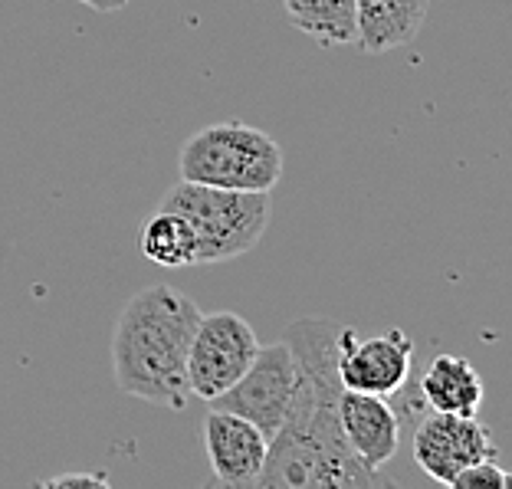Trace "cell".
<instances>
[{"mask_svg":"<svg viewBox=\"0 0 512 489\" xmlns=\"http://www.w3.org/2000/svg\"><path fill=\"white\" fill-rule=\"evenodd\" d=\"M286 345L296 358V398L283 427L270 437L263 473L256 486L306 489V486H394L391 476L355 460L339 424V339L342 322L299 319L286 329Z\"/></svg>","mask_w":512,"mask_h":489,"instance_id":"cell-1","label":"cell"},{"mask_svg":"<svg viewBox=\"0 0 512 489\" xmlns=\"http://www.w3.org/2000/svg\"><path fill=\"white\" fill-rule=\"evenodd\" d=\"M201 319L178 289L148 286L125 302L112 332V375L119 391L145 404L181 411L191 398L188 352Z\"/></svg>","mask_w":512,"mask_h":489,"instance_id":"cell-2","label":"cell"},{"mask_svg":"<svg viewBox=\"0 0 512 489\" xmlns=\"http://www.w3.org/2000/svg\"><path fill=\"white\" fill-rule=\"evenodd\" d=\"M194 230V266L237 260L263 240L270 227V191H227L211 184L178 181L161 201Z\"/></svg>","mask_w":512,"mask_h":489,"instance_id":"cell-3","label":"cell"},{"mask_svg":"<svg viewBox=\"0 0 512 489\" xmlns=\"http://www.w3.org/2000/svg\"><path fill=\"white\" fill-rule=\"evenodd\" d=\"M181 181L227 191H273L283 178V148L247 122H214L194 132L178 158Z\"/></svg>","mask_w":512,"mask_h":489,"instance_id":"cell-4","label":"cell"},{"mask_svg":"<svg viewBox=\"0 0 512 489\" xmlns=\"http://www.w3.org/2000/svg\"><path fill=\"white\" fill-rule=\"evenodd\" d=\"M256 348H260V339L237 312H207V316L201 312L188 352L191 394L201 401H214L217 394L234 388L250 368Z\"/></svg>","mask_w":512,"mask_h":489,"instance_id":"cell-5","label":"cell"},{"mask_svg":"<svg viewBox=\"0 0 512 489\" xmlns=\"http://www.w3.org/2000/svg\"><path fill=\"white\" fill-rule=\"evenodd\" d=\"M296 381V358L289 352L286 339H279L256 348L250 368L243 371L234 388H227L207 404L247 417L266 437H273L289 417V407H293L296 398Z\"/></svg>","mask_w":512,"mask_h":489,"instance_id":"cell-6","label":"cell"},{"mask_svg":"<svg viewBox=\"0 0 512 489\" xmlns=\"http://www.w3.org/2000/svg\"><path fill=\"white\" fill-rule=\"evenodd\" d=\"M411 447L414 463L440 486H450L473 463L496 457L490 427L447 411H424L411 430Z\"/></svg>","mask_w":512,"mask_h":489,"instance_id":"cell-7","label":"cell"},{"mask_svg":"<svg viewBox=\"0 0 512 489\" xmlns=\"http://www.w3.org/2000/svg\"><path fill=\"white\" fill-rule=\"evenodd\" d=\"M414 368V342L404 329H388L375 339H358L352 325H342L339 381L348 391L391 398L404 388Z\"/></svg>","mask_w":512,"mask_h":489,"instance_id":"cell-8","label":"cell"},{"mask_svg":"<svg viewBox=\"0 0 512 489\" xmlns=\"http://www.w3.org/2000/svg\"><path fill=\"white\" fill-rule=\"evenodd\" d=\"M204 450L220 486L247 489L260 480L266 453H270V437L247 417L211 407L204 417Z\"/></svg>","mask_w":512,"mask_h":489,"instance_id":"cell-9","label":"cell"},{"mask_svg":"<svg viewBox=\"0 0 512 489\" xmlns=\"http://www.w3.org/2000/svg\"><path fill=\"white\" fill-rule=\"evenodd\" d=\"M339 424L355 460L375 473L384 470V463H391L404 437L398 411H394L391 398H381V394L345 388L339 401Z\"/></svg>","mask_w":512,"mask_h":489,"instance_id":"cell-10","label":"cell"},{"mask_svg":"<svg viewBox=\"0 0 512 489\" xmlns=\"http://www.w3.org/2000/svg\"><path fill=\"white\" fill-rule=\"evenodd\" d=\"M358 50L381 56L414 43L430 14V0H355Z\"/></svg>","mask_w":512,"mask_h":489,"instance_id":"cell-11","label":"cell"},{"mask_svg":"<svg viewBox=\"0 0 512 489\" xmlns=\"http://www.w3.org/2000/svg\"><path fill=\"white\" fill-rule=\"evenodd\" d=\"M417 388H421V398L427 404V411L476 417V411H480V404H483L480 371L460 355L430 358V365L424 368Z\"/></svg>","mask_w":512,"mask_h":489,"instance_id":"cell-12","label":"cell"},{"mask_svg":"<svg viewBox=\"0 0 512 489\" xmlns=\"http://www.w3.org/2000/svg\"><path fill=\"white\" fill-rule=\"evenodd\" d=\"M289 23L319 46H358L355 0H283Z\"/></svg>","mask_w":512,"mask_h":489,"instance_id":"cell-13","label":"cell"},{"mask_svg":"<svg viewBox=\"0 0 512 489\" xmlns=\"http://www.w3.org/2000/svg\"><path fill=\"white\" fill-rule=\"evenodd\" d=\"M138 250L145 253V260L168 266V270L194 266V230L181 214L158 207L138 227Z\"/></svg>","mask_w":512,"mask_h":489,"instance_id":"cell-14","label":"cell"},{"mask_svg":"<svg viewBox=\"0 0 512 489\" xmlns=\"http://www.w3.org/2000/svg\"><path fill=\"white\" fill-rule=\"evenodd\" d=\"M509 486H512V476L499 467L496 457L473 463V467H467L450 483V489H509Z\"/></svg>","mask_w":512,"mask_h":489,"instance_id":"cell-15","label":"cell"},{"mask_svg":"<svg viewBox=\"0 0 512 489\" xmlns=\"http://www.w3.org/2000/svg\"><path fill=\"white\" fill-rule=\"evenodd\" d=\"M40 489H53V486H109V476L106 473H60V476H50V480H40Z\"/></svg>","mask_w":512,"mask_h":489,"instance_id":"cell-16","label":"cell"},{"mask_svg":"<svg viewBox=\"0 0 512 489\" xmlns=\"http://www.w3.org/2000/svg\"><path fill=\"white\" fill-rule=\"evenodd\" d=\"M76 4H86L96 14H119L122 7H128V0H76Z\"/></svg>","mask_w":512,"mask_h":489,"instance_id":"cell-17","label":"cell"}]
</instances>
